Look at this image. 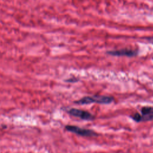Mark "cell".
Listing matches in <instances>:
<instances>
[{
  "label": "cell",
  "mask_w": 153,
  "mask_h": 153,
  "mask_svg": "<svg viewBox=\"0 0 153 153\" xmlns=\"http://www.w3.org/2000/svg\"><path fill=\"white\" fill-rule=\"evenodd\" d=\"M114 99L112 96H100L96 95L93 96H85L82 98L74 101V103L77 105H88L93 103L102 104V105H108L114 101Z\"/></svg>",
  "instance_id": "6da1fadb"
},
{
  "label": "cell",
  "mask_w": 153,
  "mask_h": 153,
  "mask_svg": "<svg viewBox=\"0 0 153 153\" xmlns=\"http://www.w3.org/2000/svg\"><path fill=\"white\" fill-rule=\"evenodd\" d=\"M65 129L69 132L83 137H97L99 136V134L93 130L81 128L74 125H66L65 126Z\"/></svg>",
  "instance_id": "7a4b0ae2"
},
{
  "label": "cell",
  "mask_w": 153,
  "mask_h": 153,
  "mask_svg": "<svg viewBox=\"0 0 153 153\" xmlns=\"http://www.w3.org/2000/svg\"><path fill=\"white\" fill-rule=\"evenodd\" d=\"M67 113H68L69 115L79 118L81 120H86V121H91L93 120L95 118V117L89 112L88 111H84L80 109L77 108H71L66 111Z\"/></svg>",
  "instance_id": "3957f363"
},
{
  "label": "cell",
  "mask_w": 153,
  "mask_h": 153,
  "mask_svg": "<svg viewBox=\"0 0 153 153\" xmlns=\"http://www.w3.org/2000/svg\"><path fill=\"white\" fill-rule=\"evenodd\" d=\"M141 122L153 121V106H145L140 109Z\"/></svg>",
  "instance_id": "277c9868"
},
{
  "label": "cell",
  "mask_w": 153,
  "mask_h": 153,
  "mask_svg": "<svg viewBox=\"0 0 153 153\" xmlns=\"http://www.w3.org/2000/svg\"><path fill=\"white\" fill-rule=\"evenodd\" d=\"M130 117L133 119V120H134L136 123L141 122V115H140V114H139L138 112L134 113V114L131 115Z\"/></svg>",
  "instance_id": "8992f818"
},
{
  "label": "cell",
  "mask_w": 153,
  "mask_h": 153,
  "mask_svg": "<svg viewBox=\"0 0 153 153\" xmlns=\"http://www.w3.org/2000/svg\"><path fill=\"white\" fill-rule=\"evenodd\" d=\"M137 51L131 49L124 48L118 50H114L108 51V53L115 56H127V57H133L137 54Z\"/></svg>",
  "instance_id": "5b68a950"
}]
</instances>
